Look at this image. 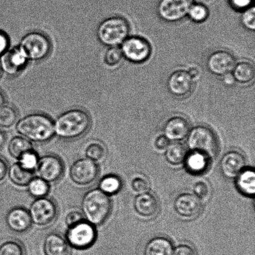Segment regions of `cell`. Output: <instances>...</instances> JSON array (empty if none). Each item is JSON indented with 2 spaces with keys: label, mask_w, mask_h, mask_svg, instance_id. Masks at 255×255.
<instances>
[{
  "label": "cell",
  "mask_w": 255,
  "mask_h": 255,
  "mask_svg": "<svg viewBox=\"0 0 255 255\" xmlns=\"http://www.w3.org/2000/svg\"><path fill=\"white\" fill-rule=\"evenodd\" d=\"M91 117L82 109L64 112L54 122L55 135L65 140H73L84 136L91 127Z\"/></svg>",
  "instance_id": "1"
},
{
  "label": "cell",
  "mask_w": 255,
  "mask_h": 255,
  "mask_svg": "<svg viewBox=\"0 0 255 255\" xmlns=\"http://www.w3.org/2000/svg\"><path fill=\"white\" fill-rule=\"evenodd\" d=\"M16 131L30 141L44 143L55 136L54 122L46 115L35 113L25 116L16 123Z\"/></svg>",
  "instance_id": "2"
},
{
  "label": "cell",
  "mask_w": 255,
  "mask_h": 255,
  "mask_svg": "<svg viewBox=\"0 0 255 255\" xmlns=\"http://www.w3.org/2000/svg\"><path fill=\"white\" fill-rule=\"evenodd\" d=\"M81 209L86 221L96 227L102 226L111 214L112 200L99 188L92 189L84 194Z\"/></svg>",
  "instance_id": "3"
},
{
  "label": "cell",
  "mask_w": 255,
  "mask_h": 255,
  "mask_svg": "<svg viewBox=\"0 0 255 255\" xmlns=\"http://www.w3.org/2000/svg\"><path fill=\"white\" fill-rule=\"evenodd\" d=\"M130 26L126 18L112 16L104 20L97 30L99 41L105 46H118L129 37Z\"/></svg>",
  "instance_id": "4"
},
{
  "label": "cell",
  "mask_w": 255,
  "mask_h": 255,
  "mask_svg": "<svg viewBox=\"0 0 255 255\" xmlns=\"http://www.w3.org/2000/svg\"><path fill=\"white\" fill-rule=\"evenodd\" d=\"M18 47L29 61L39 62L49 56L52 43L47 35L39 31H31L22 37Z\"/></svg>",
  "instance_id": "5"
},
{
  "label": "cell",
  "mask_w": 255,
  "mask_h": 255,
  "mask_svg": "<svg viewBox=\"0 0 255 255\" xmlns=\"http://www.w3.org/2000/svg\"><path fill=\"white\" fill-rule=\"evenodd\" d=\"M187 143L192 151L201 152L211 159L216 156L218 151V141L216 134L206 126H197L190 130Z\"/></svg>",
  "instance_id": "6"
},
{
  "label": "cell",
  "mask_w": 255,
  "mask_h": 255,
  "mask_svg": "<svg viewBox=\"0 0 255 255\" xmlns=\"http://www.w3.org/2000/svg\"><path fill=\"white\" fill-rule=\"evenodd\" d=\"M97 237L96 226L85 219L68 227L66 235V239L69 246L79 250L90 248L96 242Z\"/></svg>",
  "instance_id": "7"
},
{
  "label": "cell",
  "mask_w": 255,
  "mask_h": 255,
  "mask_svg": "<svg viewBox=\"0 0 255 255\" xmlns=\"http://www.w3.org/2000/svg\"><path fill=\"white\" fill-rule=\"evenodd\" d=\"M28 211L32 224L41 227L52 223L58 214L56 202L47 197L35 199Z\"/></svg>",
  "instance_id": "8"
},
{
  "label": "cell",
  "mask_w": 255,
  "mask_h": 255,
  "mask_svg": "<svg viewBox=\"0 0 255 255\" xmlns=\"http://www.w3.org/2000/svg\"><path fill=\"white\" fill-rule=\"evenodd\" d=\"M121 51L124 57L133 63H143L151 56V44L143 37H128L122 44Z\"/></svg>",
  "instance_id": "9"
},
{
  "label": "cell",
  "mask_w": 255,
  "mask_h": 255,
  "mask_svg": "<svg viewBox=\"0 0 255 255\" xmlns=\"http://www.w3.org/2000/svg\"><path fill=\"white\" fill-rule=\"evenodd\" d=\"M99 174L98 164L86 157L77 160L70 167V178L75 184L80 186H89L93 183Z\"/></svg>",
  "instance_id": "10"
},
{
  "label": "cell",
  "mask_w": 255,
  "mask_h": 255,
  "mask_svg": "<svg viewBox=\"0 0 255 255\" xmlns=\"http://www.w3.org/2000/svg\"><path fill=\"white\" fill-rule=\"evenodd\" d=\"M192 3V0H160L157 14L165 21L178 22L188 16Z\"/></svg>",
  "instance_id": "11"
},
{
  "label": "cell",
  "mask_w": 255,
  "mask_h": 255,
  "mask_svg": "<svg viewBox=\"0 0 255 255\" xmlns=\"http://www.w3.org/2000/svg\"><path fill=\"white\" fill-rule=\"evenodd\" d=\"M36 170L39 177L49 184L54 183L63 176L64 164L57 155L46 154L39 157Z\"/></svg>",
  "instance_id": "12"
},
{
  "label": "cell",
  "mask_w": 255,
  "mask_h": 255,
  "mask_svg": "<svg viewBox=\"0 0 255 255\" xmlns=\"http://www.w3.org/2000/svg\"><path fill=\"white\" fill-rule=\"evenodd\" d=\"M29 61L19 47L8 49L0 57L2 72L7 76L14 77L23 71Z\"/></svg>",
  "instance_id": "13"
},
{
  "label": "cell",
  "mask_w": 255,
  "mask_h": 255,
  "mask_svg": "<svg viewBox=\"0 0 255 255\" xmlns=\"http://www.w3.org/2000/svg\"><path fill=\"white\" fill-rule=\"evenodd\" d=\"M236 64V58L233 55L225 50L214 52L210 55L207 61L209 71L218 76H225L231 74Z\"/></svg>",
  "instance_id": "14"
},
{
  "label": "cell",
  "mask_w": 255,
  "mask_h": 255,
  "mask_svg": "<svg viewBox=\"0 0 255 255\" xmlns=\"http://www.w3.org/2000/svg\"><path fill=\"white\" fill-rule=\"evenodd\" d=\"M167 89L170 93L177 97H185L191 93L194 80L184 70H177L170 75L167 80Z\"/></svg>",
  "instance_id": "15"
},
{
  "label": "cell",
  "mask_w": 255,
  "mask_h": 255,
  "mask_svg": "<svg viewBox=\"0 0 255 255\" xmlns=\"http://www.w3.org/2000/svg\"><path fill=\"white\" fill-rule=\"evenodd\" d=\"M175 211L185 218H194L201 213L202 209L201 199L191 194H180L175 199Z\"/></svg>",
  "instance_id": "16"
},
{
  "label": "cell",
  "mask_w": 255,
  "mask_h": 255,
  "mask_svg": "<svg viewBox=\"0 0 255 255\" xmlns=\"http://www.w3.org/2000/svg\"><path fill=\"white\" fill-rule=\"evenodd\" d=\"M6 223L11 231L17 234L25 233L32 226L29 211L22 207H16L7 212Z\"/></svg>",
  "instance_id": "17"
},
{
  "label": "cell",
  "mask_w": 255,
  "mask_h": 255,
  "mask_svg": "<svg viewBox=\"0 0 255 255\" xmlns=\"http://www.w3.org/2000/svg\"><path fill=\"white\" fill-rule=\"evenodd\" d=\"M246 160L241 152L232 151L222 157L221 169L225 176L229 178L236 177L246 168Z\"/></svg>",
  "instance_id": "18"
},
{
  "label": "cell",
  "mask_w": 255,
  "mask_h": 255,
  "mask_svg": "<svg viewBox=\"0 0 255 255\" xmlns=\"http://www.w3.org/2000/svg\"><path fill=\"white\" fill-rule=\"evenodd\" d=\"M188 121L181 116H174L170 118L165 124L164 135L169 140L179 141L187 136L190 131Z\"/></svg>",
  "instance_id": "19"
},
{
  "label": "cell",
  "mask_w": 255,
  "mask_h": 255,
  "mask_svg": "<svg viewBox=\"0 0 255 255\" xmlns=\"http://www.w3.org/2000/svg\"><path fill=\"white\" fill-rule=\"evenodd\" d=\"M134 207L137 213L145 218L156 216L159 209L158 200L153 194L147 192L140 194L136 197Z\"/></svg>",
  "instance_id": "20"
},
{
  "label": "cell",
  "mask_w": 255,
  "mask_h": 255,
  "mask_svg": "<svg viewBox=\"0 0 255 255\" xmlns=\"http://www.w3.org/2000/svg\"><path fill=\"white\" fill-rule=\"evenodd\" d=\"M69 245L61 235L52 232L47 234L43 242L44 255H70Z\"/></svg>",
  "instance_id": "21"
},
{
  "label": "cell",
  "mask_w": 255,
  "mask_h": 255,
  "mask_svg": "<svg viewBox=\"0 0 255 255\" xmlns=\"http://www.w3.org/2000/svg\"><path fill=\"white\" fill-rule=\"evenodd\" d=\"M173 251L171 241L165 237H157L146 244L144 255H172Z\"/></svg>",
  "instance_id": "22"
},
{
  "label": "cell",
  "mask_w": 255,
  "mask_h": 255,
  "mask_svg": "<svg viewBox=\"0 0 255 255\" xmlns=\"http://www.w3.org/2000/svg\"><path fill=\"white\" fill-rule=\"evenodd\" d=\"M237 187L245 196L254 197L255 174L253 169H244L236 177Z\"/></svg>",
  "instance_id": "23"
},
{
  "label": "cell",
  "mask_w": 255,
  "mask_h": 255,
  "mask_svg": "<svg viewBox=\"0 0 255 255\" xmlns=\"http://www.w3.org/2000/svg\"><path fill=\"white\" fill-rule=\"evenodd\" d=\"M210 159L201 152L192 151L184 160L187 169L192 173L201 174L209 166Z\"/></svg>",
  "instance_id": "24"
},
{
  "label": "cell",
  "mask_w": 255,
  "mask_h": 255,
  "mask_svg": "<svg viewBox=\"0 0 255 255\" xmlns=\"http://www.w3.org/2000/svg\"><path fill=\"white\" fill-rule=\"evenodd\" d=\"M7 174L12 183L18 187H27V184L34 177L33 172L25 169L18 162L14 163L9 167Z\"/></svg>",
  "instance_id": "25"
},
{
  "label": "cell",
  "mask_w": 255,
  "mask_h": 255,
  "mask_svg": "<svg viewBox=\"0 0 255 255\" xmlns=\"http://www.w3.org/2000/svg\"><path fill=\"white\" fill-rule=\"evenodd\" d=\"M235 81L242 84L251 82L255 78V69L253 64L247 61L239 62L232 71Z\"/></svg>",
  "instance_id": "26"
},
{
  "label": "cell",
  "mask_w": 255,
  "mask_h": 255,
  "mask_svg": "<svg viewBox=\"0 0 255 255\" xmlns=\"http://www.w3.org/2000/svg\"><path fill=\"white\" fill-rule=\"evenodd\" d=\"M7 149L11 156L17 160L25 152L33 149L34 147L29 140L23 136H16L10 140Z\"/></svg>",
  "instance_id": "27"
},
{
  "label": "cell",
  "mask_w": 255,
  "mask_h": 255,
  "mask_svg": "<svg viewBox=\"0 0 255 255\" xmlns=\"http://www.w3.org/2000/svg\"><path fill=\"white\" fill-rule=\"evenodd\" d=\"M122 187L121 179L116 175L110 174L104 176L100 181L98 188L107 196H111L119 193Z\"/></svg>",
  "instance_id": "28"
},
{
  "label": "cell",
  "mask_w": 255,
  "mask_h": 255,
  "mask_svg": "<svg viewBox=\"0 0 255 255\" xmlns=\"http://www.w3.org/2000/svg\"><path fill=\"white\" fill-rule=\"evenodd\" d=\"M27 187L30 196L35 199L47 197L51 189L49 182L39 177H34L27 184Z\"/></svg>",
  "instance_id": "29"
},
{
  "label": "cell",
  "mask_w": 255,
  "mask_h": 255,
  "mask_svg": "<svg viewBox=\"0 0 255 255\" xmlns=\"http://www.w3.org/2000/svg\"><path fill=\"white\" fill-rule=\"evenodd\" d=\"M85 154L86 158L98 164L106 159L107 149L106 146L102 142L92 141L87 146Z\"/></svg>",
  "instance_id": "30"
},
{
  "label": "cell",
  "mask_w": 255,
  "mask_h": 255,
  "mask_svg": "<svg viewBox=\"0 0 255 255\" xmlns=\"http://www.w3.org/2000/svg\"><path fill=\"white\" fill-rule=\"evenodd\" d=\"M187 154L186 149L183 145L179 142H173L167 147L165 157L170 164L177 165L184 161Z\"/></svg>",
  "instance_id": "31"
},
{
  "label": "cell",
  "mask_w": 255,
  "mask_h": 255,
  "mask_svg": "<svg viewBox=\"0 0 255 255\" xmlns=\"http://www.w3.org/2000/svg\"><path fill=\"white\" fill-rule=\"evenodd\" d=\"M18 113L13 106L4 105L0 108V127L9 128L17 123Z\"/></svg>",
  "instance_id": "32"
},
{
  "label": "cell",
  "mask_w": 255,
  "mask_h": 255,
  "mask_svg": "<svg viewBox=\"0 0 255 255\" xmlns=\"http://www.w3.org/2000/svg\"><path fill=\"white\" fill-rule=\"evenodd\" d=\"M39 157L35 150L31 149L25 152L17 159V162L27 171L33 172L38 165Z\"/></svg>",
  "instance_id": "33"
},
{
  "label": "cell",
  "mask_w": 255,
  "mask_h": 255,
  "mask_svg": "<svg viewBox=\"0 0 255 255\" xmlns=\"http://www.w3.org/2000/svg\"><path fill=\"white\" fill-rule=\"evenodd\" d=\"M209 15L208 8L205 5L201 3H192L188 12L190 18L198 23L206 21Z\"/></svg>",
  "instance_id": "34"
},
{
  "label": "cell",
  "mask_w": 255,
  "mask_h": 255,
  "mask_svg": "<svg viewBox=\"0 0 255 255\" xmlns=\"http://www.w3.org/2000/svg\"><path fill=\"white\" fill-rule=\"evenodd\" d=\"M0 255H25V250L19 242L10 240L0 246Z\"/></svg>",
  "instance_id": "35"
},
{
  "label": "cell",
  "mask_w": 255,
  "mask_h": 255,
  "mask_svg": "<svg viewBox=\"0 0 255 255\" xmlns=\"http://www.w3.org/2000/svg\"><path fill=\"white\" fill-rule=\"evenodd\" d=\"M124 58L121 49L118 46L110 47L104 55L105 64L114 67L121 63Z\"/></svg>",
  "instance_id": "36"
},
{
  "label": "cell",
  "mask_w": 255,
  "mask_h": 255,
  "mask_svg": "<svg viewBox=\"0 0 255 255\" xmlns=\"http://www.w3.org/2000/svg\"><path fill=\"white\" fill-rule=\"evenodd\" d=\"M242 22L247 29L251 31L255 29V8L254 6L246 9L242 16Z\"/></svg>",
  "instance_id": "37"
},
{
  "label": "cell",
  "mask_w": 255,
  "mask_h": 255,
  "mask_svg": "<svg viewBox=\"0 0 255 255\" xmlns=\"http://www.w3.org/2000/svg\"><path fill=\"white\" fill-rule=\"evenodd\" d=\"M195 196L199 199H207L211 194V189L208 184L204 181L197 182L194 186Z\"/></svg>",
  "instance_id": "38"
},
{
  "label": "cell",
  "mask_w": 255,
  "mask_h": 255,
  "mask_svg": "<svg viewBox=\"0 0 255 255\" xmlns=\"http://www.w3.org/2000/svg\"><path fill=\"white\" fill-rule=\"evenodd\" d=\"M132 189L137 193L142 194L148 191L149 183L147 180L142 177H136L131 182Z\"/></svg>",
  "instance_id": "39"
},
{
  "label": "cell",
  "mask_w": 255,
  "mask_h": 255,
  "mask_svg": "<svg viewBox=\"0 0 255 255\" xmlns=\"http://www.w3.org/2000/svg\"><path fill=\"white\" fill-rule=\"evenodd\" d=\"M84 219V217L81 212L72 211L67 214L66 219H65V223H66L67 228H68V227L78 223Z\"/></svg>",
  "instance_id": "40"
},
{
  "label": "cell",
  "mask_w": 255,
  "mask_h": 255,
  "mask_svg": "<svg viewBox=\"0 0 255 255\" xmlns=\"http://www.w3.org/2000/svg\"><path fill=\"white\" fill-rule=\"evenodd\" d=\"M172 255H197V254L191 247L181 245L174 250Z\"/></svg>",
  "instance_id": "41"
},
{
  "label": "cell",
  "mask_w": 255,
  "mask_h": 255,
  "mask_svg": "<svg viewBox=\"0 0 255 255\" xmlns=\"http://www.w3.org/2000/svg\"><path fill=\"white\" fill-rule=\"evenodd\" d=\"M10 41L8 36L0 30V57L9 49Z\"/></svg>",
  "instance_id": "42"
},
{
  "label": "cell",
  "mask_w": 255,
  "mask_h": 255,
  "mask_svg": "<svg viewBox=\"0 0 255 255\" xmlns=\"http://www.w3.org/2000/svg\"><path fill=\"white\" fill-rule=\"evenodd\" d=\"M231 4L237 10H246L251 7L254 0H230Z\"/></svg>",
  "instance_id": "43"
},
{
  "label": "cell",
  "mask_w": 255,
  "mask_h": 255,
  "mask_svg": "<svg viewBox=\"0 0 255 255\" xmlns=\"http://www.w3.org/2000/svg\"><path fill=\"white\" fill-rule=\"evenodd\" d=\"M170 144V140L165 136V135H161L157 137L155 141V146L158 149H165L168 147Z\"/></svg>",
  "instance_id": "44"
},
{
  "label": "cell",
  "mask_w": 255,
  "mask_h": 255,
  "mask_svg": "<svg viewBox=\"0 0 255 255\" xmlns=\"http://www.w3.org/2000/svg\"><path fill=\"white\" fill-rule=\"evenodd\" d=\"M8 171V166L6 161L0 157V182L6 178Z\"/></svg>",
  "instance_id": "45"
},
{
  "label": "cell",
  "mask_w": 255,
  "mask_h": 255,
  "mask_svg": "<svg viewBox=\"0 0 255 255\" xmlns=\"http://www.w3.org/2000/svg\"><path fill=\"white\" fill-rule=\"evenodd\" d=\"M187 72H188L189 76H191L193 80L198 78L200 76L199 69L196 66L189 67Z\"/></svg>",
  "instance_id": "46"
},
{
  "label": "cell",
  "mask_w": 255,
  "mask_h": 255,
  "mask_svg": "<svg viewBox=\"0 0 255 255\" xmlns=\"http://www.w3.org/2000/svg\"><path fill=\"white\" fill-rule=\"evenodd\" d=\"M223 81L224 84L228 86H233L235 82H236L233 76L231 74H227L226 76H224Z\"/></svg>",
  "instance_id": "47"
},
{
  "label": "cell",
  "mask_w": 255,
  "mask_h": 255,
  "mask_svg": "<svg viewBox=\"0 0 255 255\" xmlns=\"http://www.w3.org/2000/svg\"><path fill=\"white\" fill-rule=\"evenodd\" d=\"M6 141V134L2 130L0 129V149L4 146Z\"/></svg>",
  "instance_id": "48"
},
{
  "label": "cell",
  "mask_w": 255,
  "mask_h": 255,
  "mask_svg": "<svg viewBox=\"0 0 255 255\" xmlns=\"http://www.w3.org/2000/svg\"><path fill=\"white\" fill-rule=\"evenodd\" d=\"M5 102H6V98H5L4 94L0 90V108L5 105Z\"/></svg>",
  "instance_id": "49"
},
{
  "label": "cell",
  "mask_w": 255,
  "mask_h": 255,
  "mask_svg": "<svg viewBox=\"0 0 255 255\" xmlns=\"http://www.w3.org/2000/svg\"><path fill=\"white\" fill-rule=\"evenodd\" d=\"M1 72H2V71H1V66H0V77H1Z\"/></svg>",
  "instance_id": "50"
}]
</instances>
